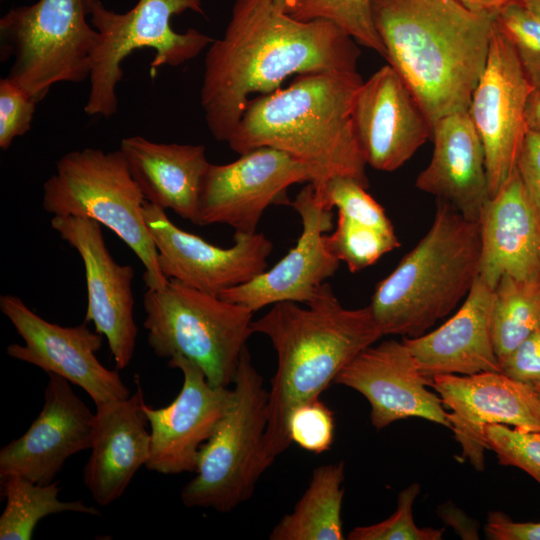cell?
Instances as JSON below:
<instances>
[{
  "label": "cell",
  "instance_id": "obj_1",
  "mask_svg": "<svg viewBox=\"0 0 540 540\" xmlns=\"http://www.w3.org/2000/svg\"><path fill=\"white\" fill-rule=\"evenodd\" d=\"M356 44L336 24L298 20L274 0H236L205 56L200 103L211 135L227 142L249 96L274 92L293 74L357 70Z\"/></svg>",
  "mask_w": 540,
  "mask_h": 540
},
{
  "label": "cell",
  "instance_id": "obj_2",
  "mask_svg": "<svg viewBox=\"0 0 540 540\" xmlns=\"http://www.w3.org/2000/svg\"><path fill=\"white\" fill-rule=\"evenodd\" d=\"M385 59L412 91L431 127L467 111L485 67L496 13L459 0H372Z\"/></svg>",
  "mask_w": 540,
  "mask_h": 540
},
{
  "label": "cell",
  "instance_id": "obj_3",
  "mask_svg": "<svg viewBox=\"0 0 540 540\" xmlns=\"http://www.w3.org/2000/svg\"><path fill=\"white\" fill-rule=\"evenodd\" d=\"M251 327L253 333L270 339L277 354L263 445L269 468L292 444L287 427L290 413L319 398L339 372L383 334L369 306L345 308L327 282L306 307L292 301L275 303Z\"/></svg>",
  "mask_w": 540,
  "mask_h": 540
},
{
  "label": "cell",
  "instance_id": "obj_4",
  "mask_svg": "<svg viewBox=\"0 0 540 540\" xmlns=\"http://www.w3.org/2000/svg\"><path fill=\"white\" fill-rule=\"evenodd\" d=\"M362 83L357 70L299 74L287 88L249 100L227 143L238 154L259 147L287 152L317 172V190L333 176L368 188L352 120Z\"/></svg>",
  "mask_w": 540,
  "mask_h": 540
},
{
  "label": "cell",
  "instance_id": "obj_5",
  "mask_svg": "<svg viewBox=\"0 0 540 540\" xmlns=\"http://www.w3.org/2000/svg\"><path fill=\"white\" fill-rule=\"evenodd\" d=\"M479 261L478 222L437 200L427 233L372 295L369 308L383 336L425 334L465 299L478 276Z\"/></svg>",
  "mask_w": 540,
  "mask_h": 540
},
{
  "label": "cell",
  "instance_id": "obj_6",
  "mask_svg": "<svg viewBox=\"0 0 540 540\" xmlns=\"http://www.w3.org/2000/svg\"><path fill=\"white\" fill-rule=\"evenodd\" d=\"M146 200L120 150L84 148L63 155L43 185L42 206L53 216L93 219L113 231L145 267L147 289L165 287L144 217Z\"/></svg>",
  "mask_w": 540,
  "mask_h": 540
},
{
  "label": "cell",
  "instance_id": "obj_7",
  "mask_svg": "<svg viewBox=\"0 0 540 540\" xmlns=\"http://www.w3.org/2000/svg\"><path fill=\"white\" fill-rule=\"evenodd\" d=\"M147 342L161 358L183 356L215 387L233 384L241 354L253 334V312L169 279L143 296Z\"/></svg>",
  "mask_w": 540,
  "mask_h": 540
},
{
  "label": "cell",
  "instance_id": "obj_8",
  "mask_svg": "<svg viewBox=\"0 0 540 540\" xmlns=\"http://www.w3.org/2000/svg\"><path fill=\"white\" fill-rule=\"evenodd\" d=\"M233 385L232 404L201 446L196 475L181 491L182 503L188 508L230 512L252 496L268 469L263 458L268 390L247 346Z\"/></svg>",
  "mask_w": 540,
  "mask_h": 540
},
{
  "label": "cell",
  "instance_id": "obj_9",
  "mask_svg": "<svg viewBox=\"0 0 540 540\" xmlns=\"http://www.w3.org/2000/svg\"><path fill=\"white\" fill-rule=\"evenodd\" d=\"M84 5L99 34L84 106L90 116L109 118L117 113L116 90L123 78L121 63L134 50H154L152 69L176 67L198 56L214 41L196 29L178 33L170 25L174 15L187 10L204 15L201 0H138L125 13L106 8L100 0H84Z\"/></svg>",
  "mask_w": 540,
  "mask_h": 540
},
{
  "label": "cell",
  "instance_id": "obj_10",
  "mask_svg": "<svg viewBox=\"0 0 540 540\" xmlns=\"http://www.w3.org/2000/svg\"><path fill=\"white\" fill-rule=\"evenodd\" d=\"M84 0H38L10 9L0 19V59L11 57L7 77L37 103L51 87L90 76L99 34Z\"/></svg>",
  "mask_w": 540,
  "mask_h": 540
},
{
  "label": "cell",
  "instance_id": "obj_11",
  "mask_svg": "<svg viewBox=\"0 0 540 540\" xmlns=\"http://www.w3.org/2000/svg\"><path fill=\"white\" fill-rule=\"evenodd\" d=\"M319 187L317 172L292 155L259 147L227 164L209 165L202 181L195 225L225 224L235 232L256 233L271 205H290L288 188L297 183Z\"/></svg>",
  "mask_w": 540,
  "mask_h": 540
},
{
  "label": "cell",
  "instance_id": "obj_12",
  "mask_svg": "<svg viewBox=\"0 0 540 540\" xmlns=\"http://www.w3.org/2000/svg\"><path fill=\"white\" fill-rule=\"evenodd\" d=\"M532 92L511 42L496 22L486 64L468 108L483 144L490 196L516 170L528 131L526 108Z\"/></svg>",
  "mask_w": 540,
  "mask_h": 540
},
{
  "label": "cell",
  "instance_id": "obj_13",
  "mask_svg": "<svg viewBox=\"0 0 540 540\" xmlns=\"http://www.w3.org/2000/svg\"><path fill=\"white\" fill-rule=\"evenodd\" d=\"M0 309L24 341L7 346L10 357L81 387L95 405L130 397L119 372L98 360L104 336L92 332L86 322L72 327L51 323L11 294L0 296Z\"/></svg>",
  "mask_w": 540,
  "mask_h": 540
},
{
  "label": "cell",
  "instance_id": "obj_14",
  "mask_svg": "<svg viewBox=\"0 0 540 540\" xmlns=\"http://www.w3.org/2000/svg\"><path fill=\"white\" fill-rule=\"evenodd\" d=\"M144 217L167 279L219 296L267 269L273 244L261 233L235 232L234 244L223 248L179 228L166 210L147 201Z\"/></svg>",
  "mask_w": 540,
  "mask_h": 540
},
{
  "label": "cell",
  "instance_id": "obj_15",
  "mask_svg": "<svg viewBox=\"0 0 540 540\" xmlns=\"http://www.w3.org/2000/svg\"><path fill=\"white\" fill-rule=\"evenodd\" d=\"M430 388L449 409L450 429L461 446V460H468L477 471L484 470L486 426L540 431L539 394L500 371L436 375Z\"/></svg>",
  "mask_w": 540,
  "mask_h": 540
},
{
  "label": "cell",
  "instance_id": "obj_16",
  "mask_svg": "<svg viewBox=\"0 0 540 540\" xmlns=\"http://www.w3.org/2000/svg\"><path fill=\"white\" fill-rule=\"evenodd\" d=\"M52 228L74 248L85 269L87 311L85 322L108 342L116 368L133 359L138 327L134 319V269L117 263L105 243L101 224L78 216H53Z\"/></svg>",
  "mask_w": 540,
  "mask_h": 540
},
{
  "label": "cell",
  "instance_id": "obj_17",
  "mask_svg": "<svg viewBox=\"0 0 540 540\" xmlns=\"http://www.w3.org/2000/svg\"><path fill=\"white\" fill-rule=\"evenodd\" d=\"M168 365L182 372L183 384L169 405H142L151 439L145 467L165 475L195 472L201 446L232 404L233 388L212 386L202 369L183 356L170 358Z\"/></svg>",
  "mask_w": 540,
  "mask_h": 540
},
{
  "label": "cell",
  "instance_id": "obj_18",
  "mask_svg": "<svg viewBox=\"0 0 540 540\" xmlns=\"http://www.w3.org/2000/svg\"><path fill=\"white\" fill-rule=\"evenodd\" d=\"M291 206L302 225L296 245L272 268L247 283L225 290L219 297L253 313L284 301L306 305L321 285L336 273L340 260L324 240L333 228L332 208L311 183L301 189Z\"/></svg>",
  "mask_w": 540,
  "mask_h": 540
},
{
  "label": "cell",
  "instance_id": "obj_19",
  "mask_svg": "<svg viewBox=\"0 0 540 540\" xmlns=\"http://www.w3.org/2000/svg\"><path fill=\"white\" fill-rule=\"evenodd\" d=\"M409 348L395 339L362 350L336 376L334 384L362 394L371 424L381 430L395 421L422 418L451 427L440 396L430 388Z\"/></svg>",
  "mask_w": 540,
  "mask_h": 540
},
{
  "label": "cell",
  "instance_id": "obj_20",
  "mask_svg": "<svg viewBox=\"0 0 540 540\" xmlns=\"http://www.w3.org/2000/svg\"><path fill=\"white\" fill-rule=\"evenodd\" d=\"M356 139L367 165L392 172L431 137V124L399 73L387 64L358 88L352 108Z\"/></svg>",
  "mask_w": 540,
  "mask_h": 540
},
{
  "label": "cell",
  "instance_id": "obj_21",
  "mask_svg": "<svg viewBox=\"0 0 540 540\" xmlns=\"http://www.w3.org/2000/svg\"><path fill=\"white\" fill-rule=\"evenodd\" d=\"M94 429L95 414L71 383L49 374L39 415L0 450V478L18 474L39 484L53 482L71 456L91 448Z\"/></svg>",
  "mask_w": 540,
  "mask_h": 540
},
{
  "label": "cell",
  "instance_id": "obj_22",
  "mask_svg": "<svg viewBox=\"0 0 540 540\" xmlns=\"http://www.w3.org/2000/svg\"><path fill=\"white\" fill-rule=\"evenodd\" d=\"M478 276L492 289L504 275L540 279V216L515 170L478 218Z\"/></svg>",
  "mask_w": 540,
  "mask_h": 540
},
{
  "label": "cell",
  "instance_id": "obj_23",
  "mask_svg": "<svg viewBox=\"0 0 540 540\" xmlns=\"http://www.w3.org/2000/svg\"><path fill=\"white\" fill-rule=\"evenodd\" d=\"M143 403L136 375V391L130 397L96 405L91 454L83 469V483L100 506L118 500L149 459L151 439Z\"/></svg>",
  "mask_w": 540,
  "mask_h": 540
},
{
  "label": "cell",
  "instance_id": "obj_24",
  "mask_svg": "<svg viewBox=\"0 0 540 540\" xmlns=\"http://www.w3.org/2000/svg\"><path fill=\"white\" fill-rule=\"evenodd\" d=\"M492 303L493 289L477 276L460 308L444 324L418 337H403L424 376L500 371Z\"/></svg>",
  "mask_w": 540,
  "mask_h": 540
},
{
  "label": "cell",
  "instance_id": "obj_25",
  "mask_svg": "<svg viewBox=\"0 0 540 540\" xmlns=\"http://www.w3.org/2000/svg\"><path fill=\"white\" fill-rule=\"evenodd\" d=\"M431 137L432 156L415 186L478 221L490 193L483 144L468 110L437 120Z\"/></svg>",
  "mask_w": 540,
  "mask_h": 540
},
{
  "label": "cell",
  "instance_id": "obj_26",
  "mask_svg": "<svg viewBox=\"0 0 540 540\" xmlns=\"http://www.w3.org/2000/svg\"><path fill=\"white\" fill-rule=\"evenodd\" d=\"M119 150L147 202L195 224L200 191L210 165L203 145L122 139Z\"/></svg>",
  "mask_w": 540,
  "mask_h": 540
},
{
  "label": "cell",
  "instance_id": "obj_27",
  "mask_svg": "<svg viewBox=\"0 0 540 540\" xmlns=\"http://www.w3.org/2000/svg\"><path fill=\"white\" fill-rule=\"evenodd\" d=\"M345 475L343 461L324 464L312 473L309 486L293 511L284 515L271 540H343L341 517Z\"/></svg>",
  "mask_w": 540,
  "mask_h": 540
},
{
  "label": "cell",
  "instance_id": "obj_28",
  "mask_svg": "<svg viewBox=\"0 0 540 540\" xmlns=\"http://www.w3.org/2000/svg\"><path fill=\"white\" fill-rule=\"evenodd\" d=\"M1 487L5 508L0 516V540H30L38 522L51 514L101 515L96 507L81 500H60L58 482L39 484L21 475L10 474L1 478Z\"/></svg>",
  "mask_w": 540,
  "mask_h": 540
},
{
  "label": "cell",
  "instance_id": "obj_29",
  "mask_svg": "<svg viewBox=\"0 0 540 540\" xmlns=\"http://www.w3.org/2000/svg\"><path fill=\"white\" fill-rule=\"evenodd\" d=\"M491 327L500 362L540 327V279L502 276L493 289Z\"/></svg>",
  "mask_w": 540,
  "mask_h": 540
},
{
  "label": "cell",
  "instance_id": "obj_30",
  "mask_svg": "<svg viewBox=\"0 0 540 540\" xmlns=\"http://www.w3.org/2000/svg\"><path fill=\"white\" fill-rule=\"evenodd\" d=\"M372 0H296L286 11L292 17L308 21L323 19L336 24L357 44L385 58L384 45L372 18Z\"/></svg>",
  "mask_w": 540,
  "mask_h": 540
},
{
  "label": "cell",
  "instance_id": "obj_31",
  "mask_svg": "<svg viewBox=\"0 0 540 540\" xmlns=\"http://www.w3.org/2000/svg\"><path fill=\"white\" fill-rule=\"evenodd\" d=\"M324 240L328 249L352 273L373 265L400 246L395 231H384L342 215H337L334 231L326 234Z\"/></svg>",
  "mask_w": 540,
  "mask_h": 540
},
{
  "label": "cell",
  "instance_id": "obj_32",
  "mask_svg": "<svg viewBox=\"0 0 540 540\" xmlns=\"http://www.w3.org/2000/svg\"><path fill=\"white\" fill-rule=\"evenodd\" d=\"M496 22L511 42L533 92L540 91V17L515 0L496 12Z\"/></svg>",
  "mask_w": 540,
  "mask_h": 540
},
{
  "label": "cell",
  "instance_id": "obj_33",
  "mask_svg": "<svg viewBox=\"0 0 540 540\" xmlns=\"http://www.w3.org/2000/svg\"><path fill=\"white\" fill-rule=\"evenodd\" d=\"M315 190L328 207L337 209V215L384 231H395L384 208L357 180L346 176H333L321 189Z\"/></svg>",
  "mask_w": 540,
  "mask_h": 540
},
{
  "label": "cell",
  "instance_id": "obj_34",
  "mask_svg": "<svg viewBox=\"0 0 540 540\" xmlns=\"http://www.w3.org/2000/svg\"><path fill=\"white\" fill-rule=\"evenodd\" d=\"M420 493L418 483L404 488L397 499L395 512L387 519L368 526L353 528L349 540H440L444 528L418 527L413 519L412 506Z\"/></svg>",
  "mask_w": 540,
  "mask_h": 540
},
{
  "label": "cell",
  "instance_id": "obj_35",
  "mask_svg": "<svg viewBox=\"0 0 540 540\" xmlns=\"http://www.w3.org/2000/svg\"><path fill=\"white\" fill-rule=\"evenodd\" d=\"M484 441L501 465L520 468L540 484V431L492 424L485 427Z\"/></svg>",
  "mask_w": 540,
  "mask_h": 540
},
{
  "label": "cell",
  "instance_id": "obj_36",
  "mask_svg": "<svg viewBox=\"0 0 540 540\" xmlns=\"http://www.w3.org/2000/svg\"><path fill=\"white\" fill-rule=\"evenodd\" d=\"M288 434L292 443L309 452L327 451L334 439V415L319 398L297 406L289 415Z\"/></svg>",
  "mask_w": 540,
  "mask_h": 540
},
{
  "label": "cell",
  "instance_id": "obj_37",
  "mask_svg": "<svg viewBox=\"0 0 540 540\" xmlns=\"http://www.w3.org/2000/svg\"><path fill=\"white\" fill-rule=\"evenodd\" d=\"M37 102L7 76L0 79V148L7 150L16 137L26 134Z\"/></svg>",
  "mask_w": 540,
  "mask_h": 540
},
{
  "label": "cell",
  "instance_id": "obj_38",
  "mask_svg": "<svg viewBox=\"0 0 540 540\" xmlns=\"http://www.w3.org/2000/svg\"><path fill=\"white\" fill-rule=\"evenodd\" d=\"M500 372L540 393V327L500 362Z\"/></svg>",
  "mask_w": 540,
  "mask_h": 540
},
{
  "label": "cell",
  "instance_id": "obj_39",
  "mask_svg": "<svg viewBox=\"0 0 540 540\" xmlns=\"http://www.w3.org/2000/svg\"><path fill=\"white\" fill-rule=\"evenodd\" d=\"M516 171L540 216V132L527 131Z\"/></svg>",
  "mask_w": 540,
  "mask_h": 540
},
{
  "label": "cell",
  "instance_id": "obj_40",
  "mask_svg": "<svg viewBox=\"0 0 540 540\" xmlns=\"http://www.w3.org/2000/svg\"><path fill=\"white\" fill-rule=\"evenodd\" d=\"M484 531L491 540H540V522H515L500 511L488 514Z\"/></svg>",
  "mask_w": 540,
  "mask_h": 540
},
{
  "label": "cell",
  "instance_id": "obj_41",
  "mask_svg": "<svg viewBox=\"0 0 540 540\" xmlns=\"http://www.w3.org/2000/svg\"><path fill=\"white\" fill-rule=\"evenodd\" d=\"M528 130L540 132V91L532 92L526 108Z\"/></svg>",
  "mask_w": 540,
  "mask_h": 540
},
{
  "label": "cell",
  "instance_id": "obj_42",
  "mask_svg": "<svg viewBox=\"0 0 540 540\" xmlns=\"http://www.w3.org/2000/svg\"><path fill=\"white\" fill-rule=\"evenodd\" d=\"M476 11L496 13L503 6L515 0H459Z\"/></svg>",
  "mask_w": 540,
  "mask_h": 540
},
{
  "label": "cell",
  "instance_id": "obj_43",
  "mask_svg": "<svg viewBox=\"0 0 540 540\" xmlns=\"http://www.w3.org/2000/svg\"><path fill=\"white\" fill-rule=\"evenodd\" d=\"M540 17V0H519Z\"/></svg>",
  "mask_w": 540,
  "mask_h": 540
},
{
  "label": "cell",
  "instance_id": "obj_44",
  "mask_svg": "<svg viewBox=\"0 0 540 540\" xmlns=\"http://www.w3.org/2000/svg\"><path fill=\"white\" fill-rule=\"evenodd\" d=\"M274 1L280 4L285 9V11H287L296 0H274Z\"/></svg>",
  "mask_w": 540,
  "mask_h": 540
},
{
  "label": "cell",
  "instance_id": "obj_45",
  "mask_svg": "<svg viewBox=\"0 0 540 540\" xmlns=\"http://www.w3.org/2000/svg\"><path fill=\"white\" fill-rule=\"evenodd\" d=\"M539 398H540V393H539Z\"/></svg>",
  "mask_w": 540,
  "mask_h": 540
}]
</instances>
